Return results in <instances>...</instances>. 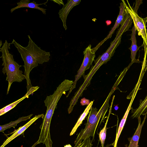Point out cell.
Segmentation results:
<instances>
[{
  "label": "cell",
  "instance_id": "8fae6325",
  "mask_svg": "<svg viewBox=\"0 0 147 147\" xmlns=\"http://www.w3.org/2000/svg\"><path fill=\"white\" fill-rule=\"evenodd\" d=\"M131 31L132 33L130 34L131 38L129 40L131 41V47L129 48L131 52V62L128 66L129 67L134 63H140L141 62L139 59H136L137 52L141 47L138 46L136 44L137 41L136 35L137 31L134 26L133 27Z\"/></svg>",
  "mask_w": 147,
  "mask_h": 147
},
{
  "label": "cell",
  "instance_id": "603a6c76",
  "mask_svg": "<svg viewBox=\"0 0 147 147\" xmlns=\"http://www.w3.org/2000/svg\"><path fill=\"white\" fill-rule=\"evenodd\" d=\"M106 23L107 25H110L111 23V21L110 20H107L106 21Z\"/></svg>",
  "mask_w": 147,
  "mask_h": 147
},
{
  "label": "cell",
  "instance_id": "5b68a950",
  "mask_svg": "<svg viewBox=\"0 0 147 147\" xmlns=\"http://www.w3.org/2000/svg\"><path fill=\"white\" fill-rule=\"evenodd\" d=\"M125 5L126 11L129 14L134 24V26L138 34L141 36L143 39V43H145L147 47V33L146 28V24L147 22V17L145 18L140 17L137 13H136L133 9L130 6L128 1L127 0L128 5V6L125 1L123 0Z\"/></svg>",
  "mask_w": 147,
  "mask_h": 147
},
{
  "label": "cell",
  "instance_id": "3957f363",
  "mask_svg": "<svg viewBox=\"0 0 147 147\" xmlns=\"http://www.w3.org/2000/svg\"><path fill=\"white\" fill-rule=\"evenodd\" d=\"M116 88L113 87L105 101L99 111L96 108H92L90 112L85 127L81 130L74 142V147L80 144L83 140L90 137L94 138L96 127L100 118L105 115L109 107L111 96Z\"/></svg>",
  "mask_w": 147,
  "mask_h": 147
},
{
  "label": "cell",
  "instance_id": "30bf717a",
  "mask_svg": "<svg viewBox=\"0 0 147 147\" xmlns=\"http://www.w3.org/2000/svg\"><path fill=\"white\" fill-rule=\"evenodd\" d=\"M44 115L43 114H39L35 116L25 125L21 126L18 129L14 131L11 134H12L8 137L5 141L0 147H5L9 142L23 133L24 131L36 120L40 118H42Z\"/></svg>",
  "mask_w": 147,
  "mask_h": 147
},
{
  "label": "cell",
  "instance_id": "2e32d148",
  "mask_svg": "<svg viewBox=\"0 0 147 147\" xmlns=\"http://www.w3.org/2000/svg\"><path fill=\"white\" fill-rule=\"evenodd\" d=\"M33 115V114H31L28 116L20 117L15 121H11L8 123L2 125H1L0 126V131L2 132L4 130L11 127H16L17 124L20 122L30 119Z\"/></svg>",
  "mask_w": 147,
  "mask_h": 147
},
{
  "label": "cell",
  "instance_id": "83f0119b",
  "mask_svg": "<svg viewBox=\"0 0 147 147\" xmlns=\"http://www.w3.org/2000/svg\"><path fill=\"white\" fill-rule=\"evenodd\" d=\"M2 45V41L1 40L0 41V47H1V46Z\"/></svg>",
  "mask_w": 147,
  "mask_h": 147
},
{
  "label": "cell",
  "instance_id": "7c38bea8",
  "mask_svg": "<svg viewBox=\"0 0 147 147\" xmlns=\"http://www.w3.org/2000/svg\"><path fill=\"white\" fill-rule=\"evenodd\" d=\"M147 112H146L144 115L143 120L141 123V118L140 117L138 118V125L136 130L132 137L131 138H128V141L129 142V146L126 147H138V143L141 132L142 127L145 123L147 117Z\"/></svg>",
  "mask_w": 147,
  "mask_h": 147
},
{
  "label": "cell",
  "instance_id": "d6986e66",
  "mask_svg": "<svg viewBox=\"0 0 147 147\" xmlns=\"http://www.w3.org/2000/svg\"><path fill=\"white\" fill-rule=\"evenodd\" d=\"M92 141L89 137L83 140L80 144L74 147H92Z\"/></svg>",
  "mask_w": 147,
  "mask_h": 147
},
{
  "label": "cell",
  "instance_id": "d4e9b609",
  "mask_svg": "<svg viewBox=\"0 0 147 147\" xmlns=\"http://www.w3.org/2000/svg\"><path fill=\"white\" fill-rule=\"evenodd\" d=\"M38 144L37 142H36L34 144H33L31 147H34L37 144Z\"/></svg>",
  "mask_w": 147,
  "mask_h": 147
},
{
  "label": "cell",
  "instance_id": "277c9868",
  "mask_svg": "<svg viewBox=\"0 0 147 147\" xmlns=\"http://www.w3.org/2000/svg\"><path fill=\"white\" fill-rule=\"evenodd\" d=\"M73 81L65 79L57 87L53 93L47 96L44 101L47 108L45 114L42 118L43 121L42 125L45 128L50 127L51 121L57 103L63 94L69 90L71 88Z\"/></svg>",
  "mask_w": 147,
  "mask_h": 147
},
{
  "label": "cell",
  "instance_id": "484cf974",
  "mask_svg": "<svg viewBox=\"0 0 147 147\" xmlns=\"http://www.w3.org/2000/svg\"><path fill=\"white\" fill-rule=\"evenodd\" d=\"M146 31H147V29H146ZM147 69V60L146 64V68H145V71H146Z\"/></svg>",
  "mask_w": 147,
  "mask_h": 147
},
{
  "label": "cell",
  "instance_id": "ac0fdd59",
  "mask_svg": "<svg viewBox=\"0 0 147 147\" xmlns=\"http://www.w3.org/2000/svg\"><path fill=\"white\" fill-rule=\"evenodd\" d=\"M28 98V96L25 94L21 98L1 109L0 110V116L4 115L14 108L20 102L25 98Z\"/></svg>",
  "mask_w": 147,
  "mask_h": 147
},
{
  "label": "cell",
  "instance_id": "cb8c5ba5",
  "mask_svg": "<svg viewBox=\"0 0 147 147\" xmlns=\"http://www.w3.org/2000/svg\"><path fill=\"white\" fill-rule=\"evenodd\" d=\"M64 147H72L71 145L69 144L64 146Z\"/></svg>",
  "mask_w": 147,
  "mask_h": 147
},
{
  "label": "cell",
  "instance_id": "e0dca14e",
  "mask_svg": "<svg viewBox=\"0 0 147 147\" xmlns=\"http://www.w3.org/2000/svg\"><path fill=\"white\" fill-rule=\"evenodd\" d=\"M115 97V95H114L113 97L112 101L111 103V106L110 108L109 115L104 126V127L100 131L99 134V138L101 143V147H104V143L106 136L107 125L111 111L112 105Z\"/></svg>",
  "mask_w": 147,
  "mask_h": 147
},
{
  "label": "cell",
  "instance_id": "9c48e42d",
  "mask_svg": "<svg viewBox=\"0 0 147 147\" xmlns=\"http://www.w3.org/2000/svg\"><path fill=\"white\" fill-rule=\"evenodd\" d=\"M81 1V0H68L67 3L64 5L62 9L59 10L58 12L59 17L65 30L67 29L66 20L69 12L74 6L79 4Z\"/></svg>",
  "mask_w": 147,
  "mask_h": 147
},
{
  "label": "cell",
  "instance_id": "4fadbf2b",
  "mask_svg": "<svg viewBox=\"0 0 147 147\" xmlns=\"http://www.w3.org/2000/svg\"><path fill=\"white\" fill-rule=\"evenodd\" d=\"M47 1L44 3L39 4L36 3L34 1L30 2V1L29 0H21L19 2L17 3V6L11 8L10 10V11L11 13H12L15 10L18 9L23 7H27L37 9L41 11L43 14L45 15L46 9L40 7L39 6L43 4L45 5Z\"/></svg>",
  "mask_w": 147,
  "mask_h": 147
},
{
  "label": "cell",
  "instance_id": "ba28073f",
  "mask_svg": "<svg viewBox=\"0 0 147 147\" xmlns=\"http://www.w3.org/2000/svg\"><path fill=\"white\" fill-rule=\"evenodd\" d=\"M140 85L139 84H137L135 88L131 92L132 93L131 94V96L127 97V99H130V97H131V100L127 109L119 123L117 132L116 134L115 139L113 144V147H117V144L118 140L125 124L129 113L130 110L131 109L132 103L135 97L138 90L140 89L139 87Z\"/></svg>",
  "mask_w": 147,
  "mask_h": 147
},
{
  "label": "cell",
  "instance_id": "7402d4cb",
  "mask_svg": "<svg viewBox=\"0 0 147 147\" xmlns=\"http://www.w3.org/2000/svg\"><path fill=\"white\" fill-rule=\"evenodd\" d=\"M54 1L57 2H56L55 3H57L59 4H62L63 5H64V3L63 2L62 0H55V1Z\"/></svg>",
  "mask_w": 147,
  "mask_h": 147
},
{
  "label": "cell",
  "instance_id": "9a60e30c",
  "mask_svg": "<svg viewBox=\"0 0 147 147\" xmlns=\"http://www.w3.org/2000/svg\"><path fill=\"white\" fill-rule=\"evenodd\" d=\"M94 100L90 102V104L87 106L83 113L81 115L76 124L72 129L70 134V136L73 135L76 131L78 127L82 124L83 120L89 112L90 110L92 108Z\"/></svg>",
  "mask_w": 147,
  "mask_h": 147
},
{
  "label": "cell",
  "instance_id": "8992f818",
  "mask_svg": "<svg viewBox=\"0 0 147 147\" xmlns=\"http://www.w3.org/2000/svg\"><path fill=\"white\" fill-rule=\"evenodd\" d=\"M92 49L91 45L90 44L84 51V57L82 63L78 70L77 74L75 76L74 81L73 82L71 88L66 95V97L69 96L72 90L76 88L77 81L84 74L85 71L90 68L94 61L95 54V53L92 52Z\"/></svg>",
  "mask_w": 147,
  "mask_h": 147
},
{
  "label": "cell",
  "instance_id": "4316f807",
  "mask_svg": "<svg viewBox=\"0 0 147 147\" xmlns=\"http://www.w3.org/2000/svg\"><path fill=\"white\" fill-rule=\"evenodd\" d=\"M118 108V107H115V110H117Z\"/></svg>",
  "mask_w": 147,
  "mask_h": 147
},
{
  "label": "cell",
  "instance_id": "f1b7e54d",
  "mask_svg": "<svg viewBox=\"0 0 147 147\" xmlns=\"http://www.w3.org/2000/svg\"><path fill=\"white\" fill-rule=\"evenodd\" d=\"M107 147H109V145H107Z\"/></svg>",
  "mask_w": 147,
  "mask_h": 147
},
{
  "label": "cell",
  "instance_id": "6da1fadb",
  "mask_svg": "<svg viewBox=\"0 0 147 147\" xmlns=\"http://www.w3.org/2000/svg\"><path fill=\"white\" fill-rule=\"evenodd\" d=\"M29 41L26 47H24L13 39L11 44H13L20 54L24 63V75L27 82V91L32 87L30 78V71L34 67L37 66L38 64L48 62L50 54L41 49L32 40L30 35L28 36Z\"/></svg>",
  "mask_w": 147,
  "mask_h": 147
},
{
  "label": "cell",
  "instance_id": "44dd1931",
  "mask_svg": "<svg viewBox=\"0 0 147 147\" xmlns=\"http://www.w3.org/2000/svg\"><path fill=\"white\" fill-rule=\"evenodd\" d=\"M90 102L89 99H86L84 97L81 99L80 101L81 105L82 106L88 105L90 104Z\"/></svg>",
  "mask_w": 147,
  "mask_h": 147
},
{
  "label": "cell",
  "instance_id": "5bb4252c",
  "mask_svg": "<svg viewBox=\"0 0 147 147\" xmlns=\"http://www.w3.org/2000/svg\"><path fill=\"white\" fill-rule=\"evenodd\" d=\"M131 117L132 118H138L141 115H144L147 112V95L143 100H140L139 107L136 109H133L131 107Z\"/></svg>",
  "mask_w": 147,
  "mask_h": 147
},
{
  "label": "cell",
  "instance_id": "7a4b0ae2",
  "mask_svg": "<svg viewBox=\"0 0 147 147\" xmlns=\"http://www.w3.org/2000/svg\"><path fill=\"white\" fill-rule=\"evenodd\" d=\"M11 44L5 40L0 49V52L2 53L0 58L3 61L2 65L3 66L2 72L4 74H6V80L8 82L7 94H8L11 85L13 82H20L26 79L22 71L20 69L22 66L14 61L13 55L9 53V49H10Z\"/></svg>",
  "mask_w": 147,
  "mask_h": 147
},
{
  "label": "cell",
  "instance_id": "ffe728a7",
  "mask_svg": "<svg viewBox=\"0 0 147 147\" xmlns=\"http://www.w3.org/2000/svg\"><path fill=\"white\" fill-rule=\"evenodd\" d=\"M39 88V87L38 86H32L29 89L28 91H27L26 94L29 96L30 95L36 91Z\"/></svg>",
  "mask_w": 147,
  "mask_h": 147
},
{
  "label": "cell",
  "instance_id": "52a82bcc",
  "mask_svg": "<svg viewBox=\"0 0 147 147\" xmlns=\"http://www.w3.org/2000/svg\"><path fill=\"white\" fill-rule=\"evenodd\" d=\"M122 1L120 3V6L119 7L120 9L119 13L114 26L112 28L107 37L104 40L98 43L95 47L92 49V51L93 52L95 53L98 49L105 41L111 37L115 30L118 27L119 25H121L122 23L126 13L125 5L123 0H122Z\"/></svg>",
  "mask_w": 147,
  "mask_h": 147
}]
</instances>
